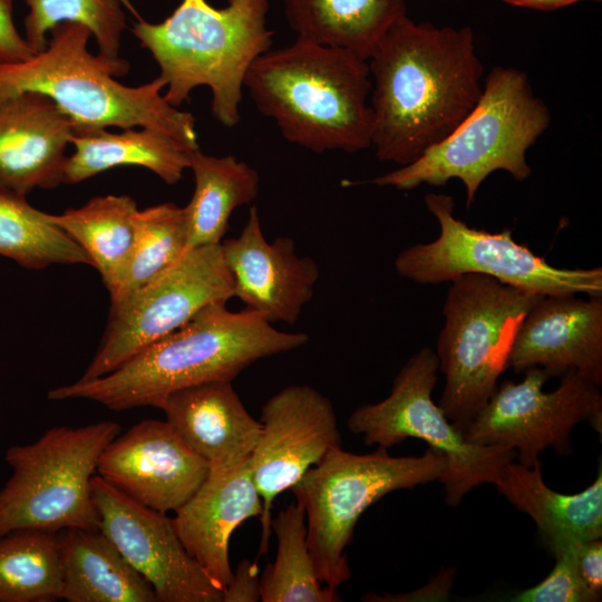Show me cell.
Instances as JSON below:
<instances>
[{
  "label": "cell",
  "mask_w": 602,
  "mask_h": 602,
  "mask_svg": "<svg viewBox=\"0 0 602 602\" xmlns=\"http://www.w3.org/2000/svg\"><path fill=\"white\" fill-rule=\"evenodd\" d=\"M371 147L405 166L448 137L480 98L484 66L469 27L400 17L368 59Z\"/></svg>",
  "instance_id": "1"
},
{
  "label": "cell",
  "mask_w": 602,
  "mask_h": 602,
  "mask_svg": "<svg viewBox=\"0 0 602 602\" xmlns=\"http://www.w3.org/2000/svg\"><path fill=\"white\" fill-rule=\"evenodd\" d=\"M309 339L303 332L273 328L259 312H233L226 303L217 302L116 370L54 388L48 398L88 399L114 411L157 407L176 390L210 381H233L255 361L298 349Z\"/></svg>",
  "instance_id": "2"
},
{
  "label": "cell",
  "mask_w": 602,
  "mask_h": 602,
  "mask_svg": "<svg viewBox=\"0 0 602 602\" xmlns=\"http://www.w3.org/2000/svg\"><path fill=\"white\" fill-rule=\"evenodd\" d=\"M244 87L259 111L274 119L292 144L314 153L371 147L368 60L297 37L256 58Z\"/></svg>",
  "instance_id": "3"
},
{
  "label": "cell",
  "mask_w": 602,
  "mask_h": 602,
  "mask_svg": "<svg viewBox=\"0 0 602 602\" xmlns=\"http://www.w3.org/2000/svg\"><path fill=\"white\" fill-rule=\"evenodd\" d=\"M46 48L17 64L0 66V98L23 91L48 96L75 128H153L198 147L195 117L172 106L162 94L158 76L138 86L115 77L128 72L129 64L93 55L89 29L78 22L54 27Z\"/></svg>",
  "instance_id": "4"
},
{
  "label": "cell",
  "mask_w": 602,
  "mask_h": 602,
  "mask_svg": "<svg viewBox=\"0 0 602 602\" xmlns=\"http://www.w3.org/2000/svg\"><path fill=\"white\" fill-rule=\"evenodd\" d=\"M268 11L269 0H229L223 8L206 0H182L161 22L138 17L132 31L159 66L167 87L163 95L172 106L206 86L212 93V114L233 127L241 119L246 72L272 46Z\"/></svg>",
  "instance_id": "5"
},
{
  "label": "cell",
  "mask_w": 602,
  "mask_h": 602,
  "mask_svg": "<svg viewBox=\"0 0 602 602\" xmlns=\"http://www.w3.org/2000/svg\"><path fill=\"white\" fill-rule=\"evenodd\" d=\"M550 122V109L534 94L527 75L513 67L496 66L486 76L474 109L448 137L415 162L371 182L409 191L423 184L443 186L457 178L465 186L469 207L493 172L505 171L516 181L531 175L526 152Z\"/></svg>",
  "instance_id": "6"
},
{
  "label": "cell",
  "mask_w": 602,
  "mask_h": 602,
  "mask_svg": "<svg viewBox=\"0 0 602 602\" xmlns=\"http://www.w3.org/2000/svg\"><path fill=\"white\" fill-rule=\"evenodd\" d=\"M447 459L430 447L419 456H390L378 447L353 454L331 449L291 488L304 508L307 544L319 580L337 590L350 579L346 548L366 509L385 495L440 480Z\"/></svg>",
  "instance_id": "7"
},
{
  "label": "cell",
  "mask_w": 602,
  "mask_h": 602,
  "mask_svg": "<svg viewBox=\"0 0 602 602\" xmlns=\"http://www.w3.org/2000/svg\"><path fill=\"white\" fill-rule=\"evenodd\" d=\"M541 297L479 273L450 281L436 349L445 377L438 406L462 431L495 392L516 331Z\"/></svg>",
  "instance_id": "8"
},
{
  "label": "cell",
  "mask_w": 602,
  "mask_h": 602,
  "mask_svg": "<svg viewBox=\"0 0 602 602\" xmlns=\"http://www.w3.org/2000/svg\"><path fill=\"white\" fill-rule=\"evenodd\" d=\"M119 431L111 420L59 426L32 444L11 446L6 460L12 475L0 489V536L18 530L98 528L91 479L101 452Z\"/></svg>",
  "instance_id": "9"
},
{
  "label": "cell",
  "mask_w": 602,
  "mask_h": 602,
  "mask_svg": "<svg viewBox=\"0 0 602 602\" xmlns=\"http://www.w3.org/2000/svg\"><path fill=\"white\" fill-rule=\"evenodd\" d=\"M425 203L439 224V235L397 255L395 269L400 276L418 284H440L479 273L542 295L583 293L602 298L601 266L557 268L517 243L509 229L491 233L468 226L454 215L450 195L429 193Z\"/></svg>",
  "instance_id": "10"
},
{
  "label": "cell",
  "mask_w": 602,
  "mask_h": 602,
  "mask_svg": "<svg viewBox=\"0 0 602 602\" xmlns=\"http://www.w3.org/2000/svg\"><path fill=\"white\" fill-rule=\"evenodd\" d=\"M436 352L423 347L401 367L389 395L375 404L356 408L347 425L362 435L366 445L390 448L406 438L423 439L447 459L439 480L445 502L456 507L464 496L482 484H494L502 468L516 458L513 449L468 443L433 400L438 379Z\"/></svg>",
  "instance_id": "11"
},
{
  "label": "cell",
  "mask_w": 602,
  "mask_h": 602,
  "mask_svg": "<svg viewBox=\"0 0 602 602\" xmlns=\"http://www.w3.org/2000/svg\"><path fill=\"white\" fill-rule=\"evenodd\" d=\"M234 297L222 245L187 249L173 264L110 308L100 346L80 380L103 377L175 331L205 307Z\"/></svg>",
  "instance_id": "12"
},
{
  "label": "cell",
  "mask_w": 602,
  "mask_h": 602,
  "mask_svg": "<svg viewBox=\"0 0 602 602\" xmlns=\"http://www.w3.org/2000/svg\"><path fill=\"white\" fill-rule=\"evenodd\" d=\"M522 381L505 380L463 430L468 443L513 449L518 463L532 467L552 448L572 455L571 434L589 423L602 434L600 387L576 371L561 376L559 386L543 390L550 376L540 367L524 371Z\"/></svg>",
  "instance_id": "13"
},
{
  "label": "cell",
  "mask_w": 602,
  "mask_h": 602,
  "mask_svg": "<svg viewBox=\"0 0 602 602\" xmlns=\"http://www.w3.org/2000/svg\"><path fill=\"white\" fill-rule=\"evenodd\" d=\"M261 433L249 458L262 498L259 554L272 532V505L304 473L341 446L337 416L329 398L308 385H290L270 397L261 411Z\"/></svg>",
  "instance_id": "14"
},
{
  "label": "cell",
  "mask_w": 602,
  "mask_h": 602,
  "mask_svg": "<svg viewBox=\"0 0 602 602\" xmlns=\"http://www.w3.org/2000/svg\"><path fill=\"white\" fill-rule=\"evenodd\" d=\"M98 528L152 585L157 602H223V590L181 542L172 518L91 479Z\"/></svg>",
  "instance_id": "15"
},
{
  "label": "cell",
  "mask_w": 602,
  "mask_h": 602,
  "mask_svg": "<svg viewBox=\"0 0 602 602\" xmlns=\"http://www.w3.org/2000/svg\"><path fill=\"white\" fill-rule=\"evenodd\" d=\"M208 470L166 420L145 419L104 448L96 473L139 504L167 513L194 495Z\"/></svg>",
  "instance_id": "16"
},
{
  "label": "cell",
  "mask_w": 602,
  "mask_h": 602,
  "mask_svg": "<svg viewBox=\"0 0 602 602\" xmlns=\"http://www.w3.org/2000/svg\"><path fill=\"white\" fill-rule=\"evenodd\" d=\"M225 264L233 278L234 297L245 309L259 312L270 323L294 324L312 299L320 276L310 256H300L292 237L268 242L256 206L239 236L221 242Z\"/></svg>",
  "instance_id": "17"
},
{
  "label": "cell",
  "mask_w": 602,
  "mask_h": 602,
  "mask_svg": "<svg viewBox=\"0 0 602 602\" xmlns=\"http://www.w3.org/2000/svg\"><path fill=\"white\" fill-rule=\"evenodd\" d=\"M540 367L550 377L576 371L602 385V298L543 295L523 318L508 358L516 373Z\"/></svg>",
  "instance_id": "18"
},
{
  "label": "cell",
  "mask_w": 602,
  "mask_h": 602,
  "mask_svg": "<svg viewBox=\"0 0 602 602\" xmlns=\"http://www.w3.org/2000/svg\"><path fill=\"white\" fill-rule=\"evenodd\" d=\"M74 124L46 95L0 98V187L26 196L62 183Z\"/></svg>",
  "instance_id": "19"
},
{
  "label": "cell",
  "mask_w": 602,
  "mask_h": 602,
  "mask_svg": "<svg viewBox=\"0 0 602 602\" xmlns=\"http://www.w3.org/2000/svg\"><path fill=\"white\" fill-rule=\"evenodd\" d=\"M262 498L249 459L210 469L194 495L175 511L174 528L187 552L223 591L230 584V538L245 520L262 514Z\"/></svg>",
  "instance_id": "20"
},
{
  "label": "cell",
  "mask_w": 602,
  "mask_h": 602,
  "mask_svg": "<svg viewBox=\"0 0 602 602\" xmlns=\"http://www.w3.org/2000/svg\"><path fill=\"white\" fill-rule=\"evenodd\" d=\"M157 408L210 469L232 468L246 462L261 433V423L249 414L232 381H210L176 390Z\"/></svg>",
  "instance_id": "21"
},
{
  "label": "cell",
  "mask_w": 602,
  "mask_h": 602,
  "mask_svg": "<svg viewBox=\"0 0 602 602\" xmlns=\"http://www.w3.org/2000/svg\"><path fill=\"white\" fill-rule=\"evenodd\" d=\"M497 492L527 514L553 554L581 542L602 537V465L584 491L567 495L550 488L541 462L532 467L507 463L494 482Z\"/></svg>",
  "instance_id": "22"
},
{
  "label": "cell",
  "mask_w": 602,
  "mask_h": 602,
  "mask_svg": "<svg viewBox=\"0 0 602 602\" xmlns=\"http://www.w3.org/2000/svg\"><path fill=\"white\" fill-rule=\"evenodd\" d=\"M70 144L75 151L67 156L65 184H77L109 168L133 165L147 168L173 185L190 168L192 154L200 148L147 127L120 133L74 128Z\"/></svg>",
  "instance_id": "23"
},
{
  "label": "cell",
  "mask_w": 602,
  "mask_h": 602,
  "mask_svg": "<svg viewBox=\"0 0 602 602\" xmlns=\"http://www.w3.org/2000/svg\"><path fill=\"white\" fill-rule=\"evenodd\" d=\"M61 590L68 602H157L149 582L99 528L58 533Z\"/></svg>",
  "instance_id": "24"
},
{
  "label": "cell",
  "mask_w": 602,
  "mask_h": 602,
  "mask_svg": "<svg viewBox=\"0 0 602 602\" xmlns=\"http://www.w3.org/2000/svg\"><path fill=\"white\" fill-rule=\"evenodd\" d=\"M298 38L339 48L368 60L400 17L404 0H282Z\"/></svg>",
  "instance_id": "25"
},
{
  "label": "cell",
  "mask_w": 602,
  "mask_h": 602,
  "mask_svg": "<svg viewBox=\"0 0 602 602\" xmlns=\"http://www.w3.org/2000/svg\"><path fill=\"white\" fill-rule=\"evenodd\" d=\"M190 168L195 190L183 207L187 249L221 244L232 212L259 194L256 169L233 155L213 156L195 149Z\"/></svg>",
  "instance_id": "26"
},
{
  "label": "cell",
  "mask_w": 602,
  "mask_h": 602,
  "mask_svg": "<svg viewBox=\"0 0 602 602\" xmlns=\"http://www.w3.org/2000/svg\"><path fill=\"white\" fill-rule=\"evenodd\" d=\"M136 202L128 195H105L68 208L52 221L89 255L110 297L119 289L133 253Z\"/></svg>",
  "instance_id": "27"
},
{
  "label": "cell",
  "mask_w": 602,
  "mask_h": 602,
  "mask_svg": "<svg viewBox=\"0 0 602 602\" xmlns=\"http://www.w3.org/2000/svg\"><path fill=\"white\" fill-rule=\"evenodd\" d=\"M0 255L19 265L40 270L52 264H87L85 250L51 214L31 206L26 196L0 187Z\"/></svg>",
  "instance_id": "28"
},
{
  "label": "cell",
  "mask_w": 602,
  "mask_h": 602,
  "mask_svg": "<svg viewBox=\"0 0 602 602\" xmlns=\"http://www.w3.org/2000/svg\"><path fill=\"white\" fill-rule=\"evenodd\" d=\"M276 556L260 575L262 602H340L337 590L322 586L307 544L305 513L298 502L271 522Z\"/></svg>",
  "instance_id": "29"
},
{
  "label": "cell",
  "mask_w": 602,
  "mask_h": 602,
  "mask_svg": "<svg viewBox=\"0 0 602 602\" xmlns=\"http://www.w3.org/2000/svg\"><path fill=\"white\" fill-rule=\"evenodd\" d=\"M58 533L18 530L0 536V602L60 600Z\"/></svg>",
  "instance_id": "30"
},
{
  "label": "cell",
  "mask_w": 602,
  "mask_h": 602,
  "mask_svg": "<svg viewBox=\"0 0 602 602\" xmlns=\"http://www.w3.org/2000/svg\"><path fill=\"white\" fill-rule=\"evenodd\" d=\"M134 226L129 265L119 289L110 297V308L173 264L187 250L184 208L173 203L137 210Z\"/></svg>",
  "instance_id": "31"
},
{
  "label": "cell",
  "mask_w": 602,
  "mask_h": 602,
  "mask_svg": "<svg viewBox=\"0 0 602 602\" xmlns=\"http://www.w3.org/2000/svg\"><path fill=\"white\" fill-rule=\"evenodd\" d=\"M26 40L36 51L47 45V35L62 22L86 26L98 45V55L119 61L122 35L126 28L123 3L128 0H23Z\"/></svg>",
  "instance_id": "32"
},
{
  "label": "cell",
  "mask_w": 602,
  "mask_h": 602,
  "mask_svg": "<svg viewBox=\"0 0 602 602\" xmlns=\"http://www.w3.org/2000/svg\"><path fill=\"white\" fill-rule=\"evenodd\" d=\"M572 545L554 554L555 565L538 584L515 594L513 602H598L601 594L583 581Z\"/></svg>",
  "instance_id": "33"
},
{
  "label": "cell",
  "mask_w": 602,
  "mask_h": 602,
  "mask_svg": "<svg viewBox=\"0 0 602 602\" xmlns=\"http://www.w3.org/2000/svg\"><path fill=\"white\" fill-rule=\"evenodd\" d=\"M12 10L13 0H0V66L21 62L36 54L16 28Z\"/></svg>",
  "instance_id": "34"
},
{
  "label": "cell",
  "mask_w": 602,
  "mask_h": 602,
  "mask_svg": "<svg viewBox=\"0 0 602 602\" xmlns=\"http://www.w3.org/2000/svg\"><path fill=\"white\" fill-rule=\"evenodd\" d=\"M261 601L260 574L256 562L243 560L223 591V602Z\"/></svg>",
  "instance_id": "35"
},
{
  "label": "cell",
  "mask_w": 602,
  "mask_h": 602,
  "mask_svg": "<svg viewBox=\"0 0 602 602\" xmlns=\"http://www.w3.org/2000/svg\"><path fill=\"white\" fill-rule=\"evenodd\" d=\"M577 569L586 585L602 595V541L594 538L575 544Z\"/></svg>",
  "instance_id": "36"
},
{
  "label": "cell",
  "mask_w": 602,
  "mask_h": 602,
  "mask_svg": "<svg viewBox=\"0 0 602 602\" xmlns=\"http://www.w3.org/2000/svg\"><path fill=\"white\" fill-rule=\"evenodd\" d=\"M506 4L542 11H551V0H499Z\"/></svg>",
  "instance_id": "37"
},
{
  "label": "cell",
  "mask_w": 602,
  "mask_h": 602,
  "mask_svg": "<svg viewBox=\"0 0 602 602\" xmlns=\"http://www.w3.org/2000/svg\"><path fill=\"white\" fill-rule=\"evenodd\" d=\"M579 1H584V0H551V7H552V10H555L562 7L576 3ZM593 1H600V0H593Z\"/></svg>",
  "instance_id": "38"
}]
</instances>
